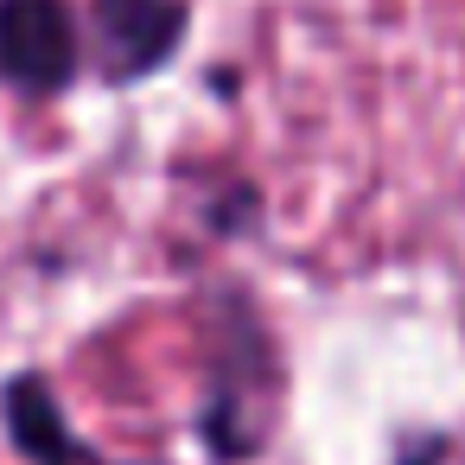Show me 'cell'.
Here are the masks:
<instances>
[{"label": "cell", "instance_id": "1", "mask_svg": "<svg viewBox=\"0 0 465 465\" xmlns=\"http://www.w3.org/2000/svg\"><path fill=\"white\" fill-rule=\"evenodd\" d=\"M204 395H198V440L217 459H255L274 433L281 408V357L255 319L249 300L223 293L211 319V351H204Z\"/></svg>", "mask_w": 465, "mask_h": 465}, {"label": "cell", "instance_id": "2", "mask_svg": "<svg viewBox=\"0 0 465 465\" xmlns=\"http://www.w3.org/2000/svg\"><path fill=\"white\" fill-rule=\"evenodd\" d=\"M90 45L64 0H0V84L20 96H58L77 84Z\"/></svg>", "mask_w": 465, "mask_h": 465}, {"label": "cell", "instance_id": "3", "mask_svg": "<svg viewBox=\"0 0 465 465\" xmlns=\"http://www.w3.org/2000/svg\"><path fill=\"white\" fill-rule=\"evenodd\" d=\"M192 7L185 0H90V64L103 84H141L185 45Z\"/></svg>", "mask_w": 465, "mask_h": 465}, {"label": "cell", "instance_id": "4", "mask_svg": "<svg viewBox=\"0 0 465 465\" xmlns=\"http://www.w3.org/2000/svg\"><path fill=\"white\" fill-rule=\"evenodd\" d=\"M0 420H7V440L26 465H115L90 440H77V427L64 420L58 395L39 370H26V376H14L0 389Z\"/></svg>", "mask_w": 465, "mask_h": 465}]
</instances>
